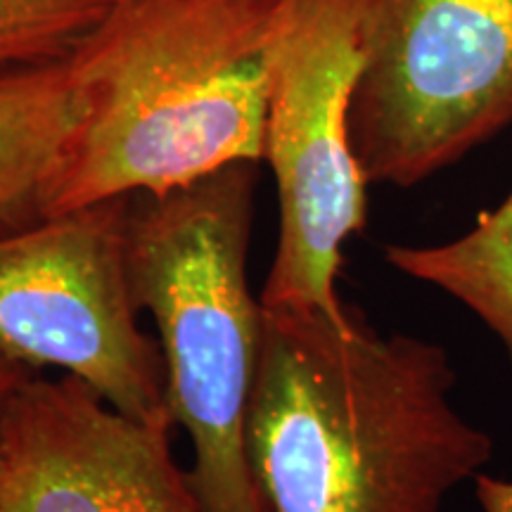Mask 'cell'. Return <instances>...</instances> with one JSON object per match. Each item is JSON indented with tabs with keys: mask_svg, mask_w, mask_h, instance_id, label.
Instances as JSON below:
<instances>
[{
	"mask_svg": "<svg viewBox=\"0 0 512 512\" xmlns=\"http://www.w3.org/2000/svg\"><path fill=\"white\" fill-rule=\"evenodd\" d=\"M439 344L342 316L264 306L247 460L264 512H441L494 441L451 394Z\"/></svg>",
	"mask_w": 512,
	"mask_h": 512,
	"instance_id": "6da1fadb",
	"label": "cell"
},
{
	"mask_svg": "<svg viewBox=\"0 0 512 512\" xmlns=\"http://www.w3.org/2000/svg\"><path fill=\"white\" fill-rule=\"evenodd\" d=\"M280 0H112L67 57L81 102L53 214L261 164ZM50 214V216H53Z\"/></svg>",
	"mask_w": 512,
	"mask_h": 512,
	"instance_id": "7a4b0ae2",
	"label": "cell"
},
{
	"mask_svg": "<svg viewBox=\"0 0 512 512\" xmlns=\"http://www.w3.org/2000/svg\"><path fill=\"white\" fill-rule=\"evenodd\" d=\"M256 166L230 164L166 195H133L128 271L155 320L202 512H264L247 460L264 306L249 287Z\"/></svg>",
	"mask_w": 512,
	"mask_h": 512,
	"instance_id": "3957f363",
	"label": "cell"
},
{
	"mask_svg": "<svg viewBox=\"0 0 512 512\" xmlns=\"http://www.w3.org/2000/svg\"><path fill=\"white\" fill-rule=\"evenodd\" d=\"M366 0H280L268 46L264 162L280 228L261 290L268 309L342 316V252L368 221V178L351 143Z\"/></svg>",
	"mask_w": 512,
	"mask_h": 512,
	"instance_id": "277c9868",
	"label": "cell"
},
{
	"mask_svg": "<svg viewBox=\"0 0 512 512\" xmlns=\"http://www.w3.org/2000/svg\"><path fill=\"white\" fill-rule=\"evenodd\" d=\"M351 143L411 188L512 124V0H366Z\"/></svg>",
	"mask_w": 512,
	"mask_h": 512,
	"instance_id": "5b68a950",
	"label": "cell"
},
{
	"mask_svg": "<svg viewBox=\"0 0 512 512\" xmlns=\"http://www.w3.org/2000/svg\"><path fill=\"white\" fill-rule=\"evenodd\" d=\"M128 214L131 197H112L0 235V349L171 430L162 349L138 325Z\"/></svg>",
	"mask_w": 512,
	"mask_h": 512,
	"instance_id": "8992f818",
	"label": "cell"
},
{
	"mask_svg": "<svg viewBox=\"0 0 512 512\" xmlns=\"http://www.w3.org/2000/svg\"><path fill=\"white\" fill-rule=\"evenodd\" d=\"M0 512H202L171 430L110 406L76 377L34 375L0 439Z\"/></svg>",
	"mask_w": 512,
	"mask_h": 512,
	"instance_id": "52a82bcc",
	"label": "cell"
},
{
	"mask_svg": "<svg viewBox=\"0 0 512 512\" xmlns=\"http://www.w3.org/2000/svg\"><path fill=\"white\" fill-rule=\"evenodd\" d=\"M79 117L67 60L0 76V235L53 214Z\"/></svg>",
	"mask_w": 512,
	"mask_h": 512,
	"instance_id": "ba28073f",
	"label": "cell"
},
{
	"mask_svg": "<svg viewBox=\"0 0 512 512\" xmlns=\"http://www.w3.org/2000/svg\"><path fill=\"white\" fill-rule=\"evenodd\" d=\"M384 259L475 311L512 358V190L460 238L432 247L389 245Z\"/></svg>",
	"mask_w": 512,
	"mask_h": 512,
	"instance_id": "9c48e42d",
	"label": "cell"
},
{
	"mask_svg": "<svg viewBox=\"0 0 512 512\" xmlns=\"http://www.w3.org/2000/svg\"><path fill=\"white\" fill-rule=\"evenodd\" d=\"M112 0H0V76L64 62Z\"/></svg>",
	"mask_w": 512,
	"mask_h": 512,
	"instance_id": "30bf717a",
	"label": "cell"
},
{
	"mask_svg": "<svg viewBox=\"0 0 512 512\" xmlns=\"http://www.w3.org/2000/svg\"><path fill=\"white\" fill-rule=\"evenodd\" d=\"M34 375H38V370L24 366L17 358H12L10 354H5V351L0 349V439H3V427L5 420H8L12 401H15L19 389H22Z\"/></svg>",
	"mask_w": 512,
	"mask_h": 512,
	"instance_id": "8fae6325",
	"label": "cell"
},
{
	"mask_svg": "<svg viewBox=\"0 0 512 512\" xmlns=\"http://www.w3.org/2000/svg\"><path fill=\"white\" fill-rule=\"evenodd\" d=\"M477 501L484 512H512V482L501 477L479 475L475 477Z\"/></svg>",
	"mask_w": 512,
	"mask_h": 512,
	"instance_id": "7c38bea8",
	"label": "cell"
}]
</instances>
